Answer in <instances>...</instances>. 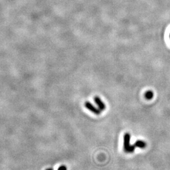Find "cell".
<instances>
[{
    "label": "cell",
    "mask_w": 170,
    "mask_h": 170,
    "mask_svg": "<svg viewBox=\"0 0 170 170\" xmlns=\"http://www.w3.org/2000/svg\"><path fill=\"white\" fill-rule=\"evenodd\" d=\"M144 97H145L146 99L150 100L152 99V98L154 97V93L152 91H151V90H149V91H147L145 93Z\"/></svg>",
    "instance_id": "5b68a950"
},
{
    "label": "cell",
    "mask_w": 170,
    "mask_h": 170,
    "mask_svg": "<svg viewBox=\"0 0 170 170\" xmlns=\"http://www.w3.org/2000/svg\"><path fill=\"white\" fill-rule=\"evenodd\" d=\"M57 170H67V167L66 166L62 165L59 168H58Z\"/></svg>",
    "instance_id": "8992f818"
},
{
    "label": "cell",
    "mask_w": 170,
    "mask_h": 170,
    "mask_svg": "<svg viewBox=\"0 0 170 170\" xmlns=\"http://www.w3.org/2000/svg\"><path fill=\"white\" fill-rule=\"evenodd\" d=\"M130 135L129 133H126L124 137V151L126 152L132 153L135 150L136 147L135 145H130Z\"/></svg>",
    "instance_id": "6da1fadb"
},
{
    "label": "cell",
    "mask_w": 170,
    "mask_h": 170,
    "mask_svg": "<svg viewBox=\"0 0 170 170\" xmlns=\"http://www.w3.org/2000/svg\"><path fill=\"white\" fill-rule=\"evenodd\" d=\"M94 101L95 103L97 105V106L98 107V108L101 110L103 111L106 108V106L105 105V103L103 102V101L100 99V98L99 97H95L94 98Z\"/></svg>",
    "instance_id": "3957f363"
},
{
    "label": "cell",
    "mask_w": 170,
    "mask_h": 170,
    "mask_svg": "<svg viewBox=\"0 0 170 170\" xmlns=\"http://www.w3.org/2000/svg\"><path fill=\"white\" fill-rule=\"evenodd\" d=\"M45 170H54V169H53L52 168H47V169H45Z\"/></svg>",
    "instance_id": "52a82bcc"
},
{
    "label": "cell",
    "mask_w": 170,
    "mask_h": 170,
    "mask_svg": "<svg viewBox=\"0 0 170 170\" xmlns=\"http://www.w3.org/2000/svg\"><path fill=\"white\" fill-rule=\"evenodd\" d=\"M134 145H135V146L136 147H139L141 149H144V148H145L146 147V143L144 141H143L138 140V141H137L135 142Z\"/></svg>",
    "instance_id": "277c9868"
},
{
    "label": "cell",
    "mask_w": 170,
    "mask_h": 170,
    "mask_svg": "<svg viewBox=\"0 0 170 170\" xmlns=\"http://www.w3.org/2000/svg\"><path fill=\"white\" fill-rule=\"evenodd\" d=\"M169 36H170V34H169Z\"/></svg>",
    "instance_id": "ba28073f"
},
{
    "label": "cell",
    "mask_w": 170,
    "mask_h": 170,
    "mask_svg": "<svg viewBox=\"0 0 170 170\" xmlns=\"http://www.w3.org/2000/svg\"><path fill=\"white\" fill-rule=\"evenodd\" d=\"M85 107H86L88 110H89L90 111H92V113H93L94 114H96V115H100L101 114V110L95 107V106L89 102H85Z\"/></svg>",
    "instance_id": "7a4b0ae2"
}]
</instances>
